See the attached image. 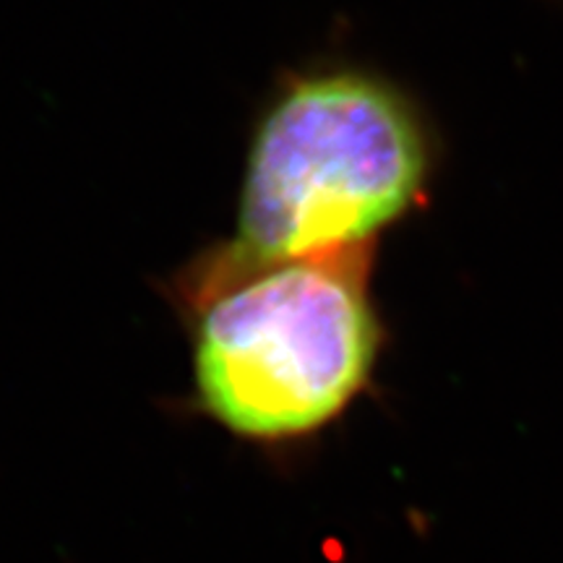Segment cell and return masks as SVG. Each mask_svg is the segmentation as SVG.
<instances>
[{"mask_svg": "<svg viewBox=\"0 0 563 563\" xmlns=\"http://www.w3.org/2000/svg\"><path fill=\"white\" fill-rule=\"evenodd\" d=\"M365 249L249 262L224 249L188 274L196 394L251 441L308 435L347 410L378 355Z\"/></svg>", "mask_w": 563, "mask_h": 563, "instance_id": "6da1fadb", "label": "cell"}, {"mask_svg": "<svg viewBox=\"0 0 563 563\" xmlns=\"http://www.w3.org/2000/svg\"><path fill=\"white\" fill-rule=\"evenodd\" d=\"M418 118L397 91L352 70L287 84L253 133L230 249L249 262L365 249L426 180Z\"/></svg>", "mask_w": 563, "mask_h": 563, "instance_id": "7a4b0ae2", "label": "cell"}]
</instances>
